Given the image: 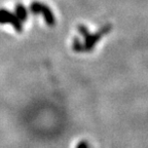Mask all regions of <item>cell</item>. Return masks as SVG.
<instances>
[{
  "label": "cell",
  "instance_id": "3",
  "mask_svg": "<svg viewBox=\"0 0 148 148\" xmlns=\"http://www.w3.org/2000/svg\"><path fill=\"white\" fill-rule=\"evenodd\" d=\"M0 24H9L18 32L23 31V23L20 21V18L14 14V12H9L5 8H0Z\"/></svg>",
  "mask_w": 148,
  "mask_h": 148
},
{
  "label": "cell",
  "instance_id": "2",
  "mask_svg": "<svg viewBox=\"0 0 148 148\" xmlns=\"http://www.w3.org/2000/svg\"><path fill=\"white\" fill-rule=\"evenodd\" d=\"M30 12L34 14H41L44 18V22L49 26L55 25V23H56L55 16H53L51 8H49L47 5L44 4V3L34 1V2L31 3V5H30Z\"/></svg>",
  "mask_w": 148,
  "mask_h": 148
},
{
  "label": "cell",
  "instance_id": "1",
  "mask_svg": "<svg viewBox=\"0 0 148 148\" xmlns=\"http://www.w3.org/2000/svg\"><path fill=\"white\" fill-rule=\"evenodd\" d=\"M110 29V26H106L102 29L100 32H97L95 34H90V32L88 31L84 26L80 25L78 27L79 32L81 33L83 37H84V40L83 42H81L79 39L75 38L73 41V49L75 51H92V47L96 45L98 41L102 38V36L104 34H106L107 32Z\"/></svg>",
  "mask_w": 148,
  "mask_h": 148
},
{
  "label": "cell",
  "instance_id": "4",
  "mask_svg": "<svg viewBox=\"0 0 148 148\" xmlns=\"http://www.w3.org/2000/svg\"><path fill=\"white\" fill-rule=\"evenodd\" d=\"M14 14L20 18V21H21L22 23L27 21V18H28L27 8H26L23 4H21V3L16 4V7H14Z\"/></svg>",
  "mask_w": 148,
  "mask_h": 148
}]
</instances>
